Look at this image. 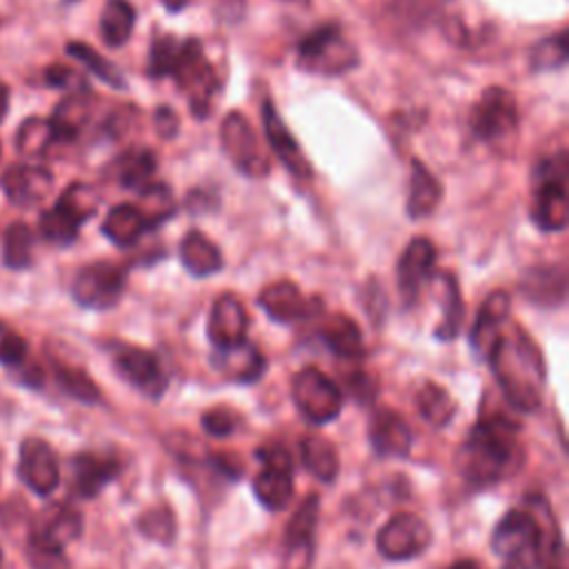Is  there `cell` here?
<instances>
[{
  "label": "cell",
  "instance_id": "52a82bcc",
  "mask_svg": "<svg viewBox=\"0 0 569 569\" xmlns=\"http://www.w3.org/2000/svg\"><path fill=\"white\" fill-rule=\"evenodd\" d=\"M291 398L311 425H327L338 418L342 391L318 367H302L291 378Z\"/></svg>",
  "mask_w": 569,
  "mask_h": 569
},
{
  "label": "cell",
  "instance_id": "f907efd6",
  "mask_svg": "<svg viewBox=\"0 0 569 569\" xmlns=\"http://www.w3.org/2000/svg\"><path fill=\"white\" fill-rule=\"evenodd\" d=\"M447 569H480V565L473 558H462V560H456L453 565H449Z\"/></svg>",
  "mask_w": 569,
  "mask_h": 569
},
{
  "label": "cell",
  "instance_id": "4dcf8cb0",
  "mask_svg": "<svg viewBox=\"0 0 569 569\" xmlns=\"http://www.w3.org/2000/svg\"><path fill=\"white\" fill-rule=\"evenodd\" d=\"M147 231L144 218L136 204L122 202L109 209L102 222V233L118 247H131Z\"/></svg>",
  "mask_w": 569,
  "mask_h": 569
},
{
  "label": "cell",
  "instance_id": "f6af8a7d",
  "mask_svg": "<svg viewBox=\"0 0 569 569\" xmlns=\"http://www.w3.org/2000/svg\"><path fill=\"white\" fill-rule=\"evenodd\" d=\"M138 527H140L142 536H147L153 542L169 545L176 538V518H173V513L164 505L147 509L138 518Z\"/></svg>",
  "mask_w": 569,
  "mask_h": 569
},
{
  "label": "cell",
  "instance_id": "83f0119b",
  "mask_svg": "<svg viewBox=\"0 0 569 569\" xmlns=\"http://www.w3.org/2000/svg\"><path fill=\"white\" fill-rule=\"evenodd\" d=\"M180 262L196 278H209L222 269V253L202 231H189L180 242Z\"/></svg>",
  "mask_w": 569,
  "mask_h": 569
},
{
  "label": "cell",
  "instance_id": "f546056e",
  "mask_svg": "<svg viewBox=\"0 0 569 569\" xmlns=\"http://www.w3.org/2000/svg\"><path fill=\"white\" fill-rule=\"evenodd\" d=\"M300 460H302V467L316 480L327 485L333 482L340 471L336 447L331 445V440L318 433H307L305 438H300Z\"/></svg>",
  "mask_w": 569,
  "mask_h": 569
},
{
  "label": "cell",
  "instance_id": "ba28073f",
  "mask_svg": "<svg viewBox=\"0 0 569 569\" xmlns=\"http://www.w3.org/2000/svg\"><path fill=\"white\" fill-rule=\"evenodd\" d=\"M127 284V273L113 262H91L78 269L71 282V296L80 307L104 311L120 302Z\"/></svg>",
  "mask_w": 569,
  "mask_h": 569
},
{
  "label": "cell",
  "instance_id": "bcb514c9",
  "mask_svg": "<svg viewBox=\"0 0 569 569\" xmlns=\"http://www.w3.org/2000/svg\"><path fill=\"white\" fill-rule=\"evenodd\" d=\"M24 360H27L24 338L9 325L0 322V362L20 367V365H24Z\"/></svg>",
  "mask_w": 569,
  "mask_h": 569
},
{
  "label": "cell",
  "instance_id": "db71d44e",
  "mask_svg": "<svg viewBox=\"0 0 569 569\" xmlns=\"http://www.w3.org/2000/svg\"><path fill=\"white\" fill-rule=\"evenodd\" d=\"M4 567V556H2V547H0V569Z\"/></svg>",
  "mask_w": 569,
  "mask_h": 569
},
{
  "label": "cell",
  "instance_id": "7402d4cb",
  "mask_svg": "<svg viewBox=\"0 0 569 569\" xmlns=\"http://www.w3.org/2000/svg\"><path fill=\"white\" fill-rule=\"evenodd\" d=\"M509 309H511V298L507 291L498 289V291H491L480 309H478V316H476V322L471 327V333H469V342H471V349L480 356V358H487L493 340L498 338L500 333V327L502 322L507 320L509 316Z\"/></svg>",
  "mask_w": 569,
  "mask_h": 569
},
{
  "label": "cell",
  "instance_id": "b9f144b4",
  "mask_svg": "<svg viewBox=\"0 0 569 569\" xmlns=\"http://www.w3.org/2000/svg\"><path fill=\"white\" fill-rule=\"evenodd\" d=\"M567 53H569L567 31L562 29L549 38L538 40L531 47L529 62H531V69H536V71H553L567 62Z\"/></svg>",
  "mask_w": 569,
  "mask_h": 569
},
{
  "label": "cell",
  "instance_id": "8d00e7d4",
  "mask_svg": "<svg viewBox=\"0 0 569 569\" xmlns=\"http://www.w3.org/2000/svg\"><path fill=\"white\" fill-rule=\"evenodd\" d=\"M67 53L71 58H76L78 62H82L96 78H100L109 87H113V89H124L127 87L122 71L113 62H109L104 56H100L93 47H89L87 42H76V40L69 42Z\"/></svg>",
  "mask_w": 569,
  "mask_h": 569
},
{
  "label": "cell",
  "instance_id": "cb8c5ba5",
  "mask_svg": "<svg viewBox=\"0 0 569 569\" xmlns=\"http://www.w3.org/2000/svg\"><path fill=\"white\" fill-rule=\"evenodd\" d=\"M213 367L229 380L249 385V382H256L264 373L267 360L256 345L244 340L229 349H216Z\"/></svg>",
  "mask_w": 569,
  "mask_h": 569
},
{
  "label": "cell",
  "instance_id": "ac0fdd59",
  "mask_svg": "<svg viewBox=\"0 0 569 569\" xmlns=\"http://www.w3.org/2000/svg\"><path fill=\"white\" fill-rule=\"evenodd\" d=\"M260 116H262V127H264V138L269 142V147L273 149V153L278 156V160L298 178H311V162L307 160V156L302 153L298 140L293 138V133L289 131V127L280 120L276 104L264 98L262 107H260Z\"/></svg>",
  "mask_w": 569,
  "mask_h": 569
},
{
  "label": "cell",
  "instance_id": "8992f818",
  "mask_svg": "<svg viewBox=\"0 0 569 569\" xmlns=\"http://www.w3.org/2000/svg\"><path fill=\"white\" fill-rule=\"evenodd\" d=\"M171 76L176 78L180 91L187 96L191 113L196 118H207L211 109V98L218 89V76L198 38L180 40L178 60Z\"/></svg>",
  "mask_w": 569,
  "mask_h": 569
},
{
  "label": "cell",
  "instance_id": "681fc988",
  "mask_svg": "<svg viewBox=\"0 0 569 569\" xmlns=\"http://www.w3.org/2000/svg\"><path fill=\"white\" fill-rule=\"evenodd\" d=\"M153 127L162 140H171V138H176V133L180 129V120L171 107L162 104L153 113Z\"/></svg>",
  "mask_w": 569,
  "mask_h": 569
},
{
  "label": "cell",
  "instance_id": "1f68e13d",
  "mask_svg": "<svg viewBox=\"0 0 569 569\" xmlns=\"http://www.w3.org/2000/svg\"><path fill=\"white\" fill-rule=\"evenodd\" d=\"M416 407L418 413L433 427H447L456 416V400L449 396L447 389L427 380L416 389Z\"/></svg>",
  "mask_w": 569,
  "mask_h": 569
},
{
  "label": "cell",
  "instance_id": "f1b7e54d",
  "mask_svg": "<svg viewBox=\"0 0 569 569\" xmlns=\"http://www.w3.org/2000/svg\"><path fill=\"white\" fill-rule=\"evenodd\" d=\"M89 116H91V100H89L87 91H76V93L67 96L64 100H60L49 118L56 142L58 140L69 142V140L78 138L80 131L84 129V124L89 122Z\"/></svg>",
  "mask_w": 569,
  "mask_h": 569
},
{
  "label": "cell",
  "instance_id": "ffe728a7",
  "mask_svg": "<svg viewBox=\"0 0 569 569\" xmlns=\"http://www.w3.org/2000/svg\"><path fill=\"white\" fill-rule=\"evenodd\" d=\"M53 187V176L40 164H13L2 176L4 196L16 207H33L42 202Z\"/></svg>",
  "mask_w": 569,
  "mask_h": 569
},
{
  "label": "cell",
  "instance_id": "e0dca14e",
  "mask_svg": "<svg viewBox=\"0 0 569 569\" xmlns=\"http://www.w3.org/2000/svg\"><path fill=\"white\" fill-rule=\"evenodd\" d=\"M249 318L244 305L233 293H220L207 318V336L216 349H229L247 340Z\"/></svg>",
  "mask_w": 569,
  "mask_h": 569
},
{
  "label": "cell",
  "instance_id": "d4e9b609",
  "mask_svg": "<svg viewBox=\"0 0 569 569\" xmlns=\"http://www.w3.org/2000/svg\"><path fill=\"white\" fill-rule=\"evenodd\" d=\"M320 340L331 353L345 360H358L365 353L362 333L353 318L347 313H331L320 325Z\"/></svg>",
  "mask_w": 569,
  "mask_h": 569
},
{
  "label": "cell",
  "instance_id": "5b68a950",
  "mask_svg": "<svg viewBox=\"0 0 569 569\" xmlns=\"http://www.w3.org/2000/svg\"><path fill=\"white\" fill-rule=\"evenodd\" d=\"M567 153L545 160L536 169V191L531 204V220L540 231H562L569 222L567 196Z\"/></svg>",
  "mask_w": 569,
  "mask_h": 569
},
{
  "label": "cell",
  "instance_id": "60d3db41",
  "mask_svg": "<svg viewBox=\"0 0 569 569\" xmlns=\"http://www.w3.org/2000/svg\"><path fill=\"white\" fill-rule=\"evenodd\" d=\"M98 202H100V198L93 187H89L84 182H73L62 191L56 207L62 209L67 216H71L82 227V222L96 213Z\"/></svg>",
  "mask_w": 569,
  "mask_h": 569
},
{
  "label": "cell",
  "instance_id": "d6a6232c",
  "mask_svg": "<svg viewBox=\"0 0 569 569\" xmlns=\"http://www.w3.org/2000/svg\"><path fill=\"white\" fill-rule=\"evenodd\" d=\"M136 9L129 0H107L100 16V36L109 47H122L133 31Z\"/></svg>",
  "mask_w": 569,
  "mask_h": 569
},
{
  "label": "cell",
  "instance_id": "30bf717a",
  "mask_svg": "<svg viewBox=\"0 0 569 569\" xmlns=\"http://www.w3.org/2000/svg\"><path fill=\"white\" fill-rule=\"evenodd\" d=\"M262 469L253 478V493L269 511H282L293 496V462L284 447L264 445L256 451Z\"/></svg>",
  "mask_w": 569,
  "mask_h": 569
},
{
  "label": "cell",
  "instance_id": "9c48e42d",
  "mask_svg": "<svg viewBox=\"0 0 569 569\" xmlns=\"http://www.w3.org/2000/svg\"><path fill=\"white\" fill-rule=\"evenodd\" d=\"M220 144L231 164L249 176L262 178L269 173V158L247 118L240 111H229L220 124Z\"/></svg>",
  "mask_w": 569,
  "mask_h": 569
},
{
  "label": "cell",
  "instance_id": "2e32d148",
  "mask_svg": "<svg viewBox=\"0 0 569 569\" xmlns=\"http://www.w3.org/2000/svg\"><path fill=\"white\" fill-rule=\"evenodd\" d=\"M71 493L84 500L96 498L109 482L118 478L122 465L118 458L98 451H80L69 462Z\"/></svg>",
  "mask_w": 569,
  "mask_h": 569
},
{
  "label": "cell",
  "instance_id": "d6986e66",
  "mask_svg": "<svg viewBox=\"0 0 569 569\" xmlns=\"http://www.w3.org/2000/svg\"><path fill=\"white\" fill-rule=\"evenodd\" d=\"M369 442L380 458H405L411 449L407 420L396 409H376L369 420Z\"/></svg>",
  "mask_w": 569,
  "mask_h": 569
},
{
  "label": "cell",
  "instance_id": "ee69618b",
  "mask_svg": "<svg viewBox=\"0 0 569 569\" xmlns=\"http://www.w3.org/2000/svg\"><path fill=\"white\" fill-rule=\"evenodd\" d=\"M80 231V224L56 204L40 216V233L53 244H71Z\"/></svg>",
  "mask_w": 569,
  "mask_h": 569
},
{
  "label": "cell",
  "instance_id": "4fadbf2b",
  "mask_svg": "<svg viewBox=\"0 0 569 569\" xmlns=\"http://www.w3.org/2000/svg\"><path fill=\"white\" fill-rule=\"evenodd\" d=\"M113 367L120 378L142 396L151 400H160L164 396L169 378L153 351L133 345H118L113 349Z\"/></svg>",
  "mask_w": 569,
  "mask_h": 569
},
{
  "label": "cell",
  "instance_id": "3957f363",
  "mask_svg": "<svg viewBox=\"0 0 569 569\" xmlns=\"http://www.w3.org/2000/svg\"><path fill=\"white\" fill-rule=\"evenodd\" d=\"M82 533V513L69 502L47 505L33 520L27 556L33 569H62L64 547Z\"/></svg>",
  "mask_w": 569,
  "mask_h": 569
},
{
  "label": "cell",
  "instance_id": "4316f807",
  "mask_svg": "<svg viewBox=\"0 0 569 569\" xmlns=\"http://www.w3.org/2000/svg\"><path fill=\"white\" fill-rule=\"evenodd\" d=\"M440 198H442V187H440L438 178L420 160H411L407 216L411 220H420V218L431 216L436 211Z\"/></svg>",
  "mask_w": 569,
  "mask_h": 569
},
{
  "label": "cell",
  "instance_id": "f5cc1de1",
  "mask_svg": "<svg viewBox=\"0 0 569 569\" xmlns=\"http://www.w3.org/2000/svg\"><path fill=\"white\" fill-rule=\"evenodd\" d=\"M169 11H182L184 9V4H187V0H160Z\"/></svg>",
  "mask_w": 569,
  "mask_h": 569
},
{
  "label": "cell",
  "instance_id": "7c38bea8",
  "mask_svg": "<svg viewBox=\"0 0 569 569\" xmlns=\"http://www.w3.org/2000/svg\"><path fill=\"white\" fill-rule=\"evenodd\" d=\"M469 124L473 136L487 142L511 133L518 124V104L513 93L502 87L485 89L471 107Z\"/></svg>",
  "mask_w": 569,
  "mask_h": 569
},
{
  "label": "cell",
  "instance_id": "9a60e30c",
  "mask_svg": "<svg viewBox=\"0 0 569 569\" xmlns=\"http://www.w3.org/2000/svg\"><path fill=\"white\" fill-rule=\"evenodd\" d=\"M436 262V247L429 238L418 236L409 240L405 251L400 253L398 267H396V282H398V293L405 305H413L422 284L431 278Z\"/></svg>",
  "mask_w": 569,
  "mask_h": 569
},
{
  "label": "cell",
  "instance_id": "f35d334b",
  "mask_svg": "<svg viewBox=\"0 0 569 569\" xmlns=\"http://www.w3.org/2000/svg\"><path fill=\"white\" fill-rule=\"evenodd\" d=\"M140 200L142 204L138 207L147 229H156L158 224H162L164 220H169L176 213V200L173 193L167 184H149L140 191Z\"/></svg>",
  "mask_w": 569,
  "mask_h": 569
},
{
  "label": "cell",
  "instance_id": "603a6c76",
  "mask_svg": "<svg viewBox=\"0 0 569 569\" xmlns=\"http://www.w3.org/2000/svg\"><path fill=\"white\" fill-rule=\"evenodd\" d=\"M522 296L538 307H558L565 302L567 273L562 264H538L527 269L520 282Z\"/></svg>",
  "mask_w": 569,
  "mask_h": 569
},
{
  "label": "cell",
  "instance_id": "7dc6e473",
  "mask_svg": "<svg viewBox=\"0 0 569 569\" xmlns=\"http://www.w3.org/2000/svg\"><path fill=\"white\" fill-rule=\"evenodd\" d=\"M202 422V429L213 436V438H229L233 431H236V420H233V413L222 409V407H216V409H209L202 413L200 418Z\"/></svg>",
  "mask_w": 569,
  "mask_h": 569
},
{
  "label": "cell",
  "instance_id": "7a4b0ae2",
  "mask_svg": "<svg viewBox=\"0 0 569 569\" xmlns=\"http://www.w3.org/2000/svg\"><path fill=\"white\" fill-rule=\"evenodd\" d=\"M520 425L505 411H482L460 447V471L473 487H489L513 471Z\"/></svg>",
  "mask_w": 569,
  "mask_h": 569
},
{
  "label": "cell",
  "instance_id": "74e56055",
  "mask_svg": "<svg viewBox=\"0 0 569 569\" xmlns=\"http://www.w3.org/2000/svg\"><path fill=\"white\" fill-rule=\"evenodd\" d=\"M53 142V129L44 118L24 120L16 133V147L27 158H42Z\"/></svg>",
  "mask_w": 569,
  "mask_h": 569
},
{
  "label": "cell",
  "instance_id": "c3c4849f",
  "mask_svg": "<svg viewBox=\"0 0 569 569\" xmlns=\"http://www.w3.org/2000/svg\"><path fill=\"white\" fill-rule=\"evenodd\" d=\"M44 80L49 87L58 89H73V91H87V84L82 82V76H78L71 67L67 64H51L44 71Z\"/></svg>",
  "mask_w": 569,
  "mask_h": 569
},
{
  "label": "cell",
  "instance_id": "8fae6325",
  "mask_svg": "<svg viewBox=\"0 0 569 569\" xmlns=\"http://www.w3.org/2000/svg\"><path fill=\"white\" fill-rule=\"evenodd\" d=\"M429 545L431 529L422 518L413 513H396L380 527L376 536V547L380 556L393 562L418 558L427 551Z\"/></svg>",
  "mask_w": 569,
  "mask_h": 569
},
{
  "label": "cell",
  "instance_id": "6da1fadb",
  "mask_svg": "<svg viewBox=\"0 0 569 569\" xmlns=\"http://www.w3.org/2000/svg\"><path fill=\"white\" fill-rule=\"evenodd\" d=\"M485 360L513 409L536 411L540 407L547 382L545 360L536 342L518 325L498 333Z\"/></svg>",
  "mask_w": 569,
  "mask_h": 569
},
{
  "label": "cell",
  "instance_id": "484cf974",
  "mask_svg": "<svg viewBox=\"0 0 569 569\" xmlns=\"http://www.w3.org/2000/svg\"><path fill=\"white\" fill-rule=\"evenodd\" d=\"M431 287L442 305V320L436 327V338L453 340L460 333L465 320V300L460 296L458 280L451 273H436Z\"/></svg>",
  "mask_w": 569,
  "mask_h": 569
},
{
  "label": "cell",
  "instance_id": "836d02e7",
  "mask_svg": "<svg viewBox=\"0 0 569 569\" xmlns=\"http://www.w3.org/2000/svg\"><path fill=\"white\" fill-rule=\"evenodd\" d=\"M51 369H53L56 382L60 385V389L67 396H71L84 405L100 402V389L82 367L69 365L62 360H51Z\"/></svg>",
  "mask_w": 569,
  "mask_h": 569
},
{
  "label": "cell",
  "instance_id": "11a10c76",
  "mask_svg": "<svg viewBox=\"0 0 569 569\" xmlns=\"http://www.w3.org/2000/svg\"><path fill=\"white\" fill-rule=\"evenodd\" d=\"M0 153H2V149H0Z\"/></svg>",
  "mask_w": 569,
  "mask_h": 569
},
{
  "label": "cell",
  "instance_id": "277c9868",
  "mask_svg": "<svg viewBox=\"0 0 569 569\" xmlns=\"http://www.w3.org/2000/svg\"><path fill=\"white\" fill-rule=\"evenodd\" d=\"M358 64L356 47L338 24H320L298 42V67L313 76H342Z\"/></svg>",
  "mask_w": 569,
  "mask_h": 569
},
{
  "label": "cell",
  "instance_id": "e575fe53",
  "mask_svg": "<svg viewBox=\"0 0 569 569\" xmlns=\"http://www.w3.org/2000/svg\"><path fill=\"white\" fill-rule=\"evenodd\" d=\"M156 164H158V160L151 149H131L118 162V182L124 189L142 191L144 187L151 184Z\"/></svg>",
  "mask_w": 569,
  "mask_h": 569
},
{
  "label": "cell",
  "instance_id": "ab89813d",
  "mask_svg": "<svg viewBox=\"0 0 569 569\" xmlns=\"http://www.w3.org/2000/svg\"><path fill=\"white\" fill-rule=\"evenodd\" d=\"M33 256V233L24 222H13L4 229L2 240V258L11 269H24L31 264Z\"/></svg>",
  "mask_w": 569,
  "mask_h": 569
},
{
  "label": "cell",
  "instance_id": "5bb4252c",
  "mask_svg": "<svg viewBox=\"0 0 569 569\" xmlns=\"http://www.w3.org/2000/svg\"><path fill=\"white\" fill-rule=\"evenodd\" d=\"M18 476L38 496H51L60 485V465L53 447L42 438H24L18 453Z\"/></svg>",
  "mask_w": 569,
  "mask_h": 569
},
{
  "label": "cell",
  "instance_id": "816d5d0a",
  "mask_svg": "<svg viewBox=\"0 0 569 569\" xmlns=\"http://www.w3.org/2000/svg\"><path fill=\"white\" fill-rule=\"evenodd\" d=\"M7 107H9V89L0 82V120L4 118L7 113Z\"/></svg>",
  "mask_w": 569,
  "mask_h": 569
},
{
  "label": "cell",
  "instance_id": "7bdbcfd3",
  "mask_svg": "<svg viewBox=\"0 0 569 569\" xmlns=\"http://www.w3.org/2000/svg\"><path fill=\"white\" fill-rule=\"evenodd\" d=\"M180 51V40L171 33H162L151 42L149 49V62H147V73L149 78H167L173 73L176 60Z\"/></svg>",
  "mask_w": 569,
  "mask_h": 569
},
{
  "label": "cell",
  "instance_id": "d590c367",
  "mask_svg": "<svg viewBox=\"0 0 569 569\" xmlns=\"http://www.w3.org/2000/svg\"><path fill=\"white\" fill-rule=\"evenodd\" d=\"M320 516V500L316 493L296 509L284 527V547H313V536Z\"/></svg>",
  "mask_w": 569,
  "mask_h": 569
},
{
  "label": "cell",
  "instance_id": "44dd1931",
  "mask_svg": "<svg viewBox=\"0 0 569 569\" xmlns=\"http://www.w3.org/2000/svg\"><path fill=\"white\" fill-rule=\"evenodd\" d=\"M316 302L318 300L309 302L302 296V291L298 289V284L291 280H276V282L267 284L258 296L260 309L273 322H280V325H291V322L307 318L313 311L311 305H316Z\"/></svg>",
  "mask_w": 569,
  "mask_h": 569
}]
</instances>
